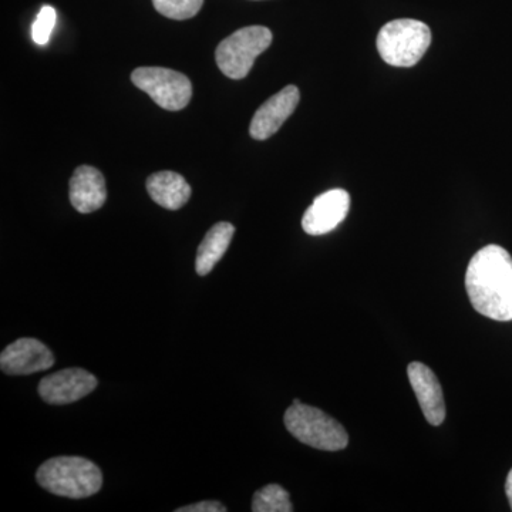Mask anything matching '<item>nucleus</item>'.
<instances>
[{"label": "nucleus", "mask_w": 512, "mask_h": 512, "mask_svg": "<svg viewBox=\"0 0 512 512\" xmlns=\"http://www.w3.org/2000/svg\"><path fill=\"white\" fill-rule=\"evenodd\" d=\"M466 289L478 313L497 320H512V256L500 245H487L471 258Z\"/></svg>", "instance_id": "obj_1"}, {"label": "nucleus", "mask_w": 512, "mask_h": 512, "mask_svg": "<svg viewBox=\"0 0 512 512\" xmlns=\"http://www.w3.org/2000/svg\"><path fill=\"white\" fill-rule=\"evenodd\" d=\"M37 483L59 497H92L103 485V474L93 461L82 457H55L45 461L36 473Z\"/></svg>", "instance_id": "obj_2"}, {"label": "nucleus", "mask_w": 512, "mask_h": 512, "mask_svg": "<svg viewBox=\"0 0 512 512\" xmlns=\"http://www.w3.org/2000/svg\"><path fill=\"white\" fill-rule=\"evenodd\" d=\"M430 45V28L420 20H392L377 36L379 55L390 66L413 67L426 55Z\"/></svg>", "instance_id": "obj_3"}, {"label": "nucleus", "mask_w": 512, "mask_h": 512, "mask_svg": "<svg viewBox=\"0 0 512 512\" xmlns=\"http://www.w3.org/2000/svg\"><path fill=\"white\" fill-rule=\"evenodd\" d=\"M284 421L286 430L306 446L325 451L348 447L349 436L345 427L316 407L293 403L286 410Z\"/></svg>", "instance_id": "obj_4"}, {"label": "nucleus", "mask_w": 512, "mask_h": 512, "mask_svg": "<svg viewBox=\"0 0 512 512\" xmlns=\"http://www.w3.org/2000/svg\"><path fill=\"white\" fill-rule=\"evenodd\" d=\"M271 43V30L265 26H248L222 40L215 52V60L221 72L229 79H245L256 57L264 53Z\"/></svg>", "instance_id": "obj_5"}, {"label": "nucleus", "mask_w": 512, "mask_h": 512, "mask_svg": "<svg viewBox=\"0 0 512 512\" xmlns=\"http://www.w3.org/2000/svg\"><path fill=\"white\" fill-rule=\"evenodd\" d=\"M131 82L165 110H183L192 97L190 79L164 67H138L131 74Z\"/></svg>", "instance_id": "obj_6"}, {"label": "nucleus", "mask_w": 512, "mask_h": 512, "mask_svg": "<svg viewBox=\"0 0 512 512\" xmlns=\"http://www.w3.org/2000/svg\"><path fill=\"white\" fill-rule=\"evenodd\" d=\"M97 384L99 380L92 373L79 367H70V369L60 370L43 377L37 390L46 403L60 406V404L74 403L89 396L96 389Z\"/></svg>", "instance_id": "obj_7"}, {"label": "nucleus", "mask_w": 512, "mask_h": 512, "mask_svg": "<svg viewBox=\"0 0 512 512\" xmlns=\"http://www.w3.org/2000/svg\"><path fill=\"white\" fill-rule=\"evenodd\" d=\"M350 210V195L348 191L330 190L315 198L311 207L302 218L303 231L308 235H325L338 228Z\"/></svg>", "instance_id": "obj_8"}, {"label": "nucleus", "mask_w": 512, "mask_h": 512, "mask_svg": "<svg viewBox=\"0 0 512 512\" xmlns=\"http://www.w3.org/2000/svg\"><path fill=\"white\" fill-rule=\"evenodd\" d=\"M55 365V356L45 343L33 338L13 342L0 355V369L9 376H26L43 372Z\"/></svg>", "instance_id": "obj_9"}, {"label": "nucleus", "mask_w": 512, "mask_h": 512, "mask_svg": "<svg viewBox=\"0 0 512 512\" xmlns=\"http://www.w3.org/2000/svg\"><path fill=\"white\" fill-rule=\"evenodd\" d=\"M301 93L296 86H286L271 99L265 101L254 114L249 134L254 140L264 141L274 136L298 107Z\"/></svg>", "instance_id": "obj_10"}, {"label": "nucleus", "mask_w": 512, "mask_h": 512, "mask_svg": "<svg viewBox=\"0 0 512 512\" xmlns=\"http://www.w3.org/2000/svg\"><path fill=\"white\" fill-rule=\"evenodd\" d=\"M407 375L426 420L431 426L443 424L446 419V403L443 389L433 370L423 363L413 362L407 367Z\"/></svg>", "instance_id": "obj_11"}, {"label": "nucleus", "mask_w": 512, "mask_h": 512, "mask_svg": "<svg viewBox=\"0 0 512 512\" xmlns=\"http://www.w3.org/2000/svg\"><path fill=\"white\" fill-rule=\"evenodd\" d=\"M107 200L106 181L97 168L80 165L70 180V202L80 214L100 210Z\"/></svg>", "instance_id": "obj_12"}, {"label": "nucleus", "mask_w": 512, "mask_h": 512, "mask_svg": "<svg viewBox=\"0 0 512 512\" xmlns=\"http://www.w3.org/2000/svg\"><path fill=\"white\" fill-rule=\"evenodd\" d=\"M147 191L151 200L170 211L180 210L191 197L190 184L183 175L173 171L151 174L147 178Z\"/></svg>", "instance_id": "obj_13"}, {"label": "nucleus", "mask_w": 512, "mask_h": 512, "mask_svg": "<svg viewBox=\"0 0 512 512\" xmlns=\"http://www.w3.org/2000/svg\"><path fill=\"white\" fill-rule=\"evenodd\" d=\"M235 227L229 222H218L207 232L202 239L195 259V271L200 276L210 274L214 266L221 261L225 255L232 238H234Z\"/></svg>", "instance_id": "obj_14"}, {"label": "nucleus", "mask_w": 512, "mask_h": 512, "mask_svg": "<svg viewBox=\"0 0 512 512\" xmlns=\"http://www.w3.org/2000/svg\"><path fill=\"white\" fill-rule=\"evenodd\" d=\"M254 512H292L293 507L288 491L278 484H269L256 491L252 500Z\"/></svg>", "instance_id": "obj_15"}, {"label": "nucleus", "mask_w": 512, "mask_h": 512, "mask_svg": "<svg viewBox=\"0 0 512 512\" xmlns=\"http://www.w3.org/2000/svg\"><path fill=\"white\" fill-rule=\"evenodd\" d=\"M204 0H153L154 8L168 19L194 18L202 8Z\"/></svg>", "instance_id": "obj_16"}, {"label": "nucleus", "mask_w": 512, "mask_h": 512, "mask_svg": "<svg viewBox=\"0 0 512 512\" xmlns=\"http://www.w3.org/2000/svg\"><path fill=\"white\" fill-rule=\"evenodd\" d=\"M56 25V10L52 6H43L32 26V39L36 45L45 46Z\"/></svg>", "instance_id": "obj_17"}, {"label": "nucleus", "mask_w": 512, "mask_h": 512, "mask_svg": "<svg viewBox=\"0 0 512 512\" xmlns=\"http://www.w3.org/2000/svg\"><path fill=\"white\" fill-rule=\"evenodd\" d=\"M227 508L218 501H201V503L178 508L177 512H225Z\"/></svg>", "instance_id": "obj_18"}, {"label": "nucleus", "mask_w": 512, "mask_h": 512, "mask_svg": "<svg viewBox=\"0 0 512 512\" xmlns=\"http://www.w3.org/2000/svg\"><path fill=\"white\" fill-rule=\"evenodd\" d=\"M505 493H507L508 501H510L512 510V470L508 473L507 483H505Z\"/></svg>", "instance_id": "obj_19"}]
</instances>
